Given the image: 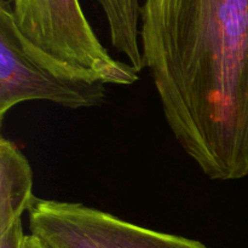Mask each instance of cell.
Wrapping results in <instances>:
<instances>
[{"label":"cell","instance_id":"6da1fadb","mask_svg":"<svg viewBox=\"0 0 248 248\" xmlns=\"http://www.w3.org/2000/svg\"><path fill=\"white\" fill-rule=\"evenodd\" d=\"M143 63L165 120L213 181L248 176V0H144Z\"/></svg>","mask_w":248,"mask_h":248},{"label":"cell","instance_id":"7a4b0ae2","mask_svg":"<svg viewBox=\"0 0 248 248\" xmlns=\"http://www.w3.org/2000/svg\"><path fill=\"white\" fill-rule=\"evenodd\" d=\"M107 84L34 46L17 28L11 2H0V120L27 101H47L69 109L101 107Z\"/></svg>","mask_w":248,"mask_h":248},{"label":"cell","instance_id":"3957f363","mask_svg":"<svg viewBox=\"0 0 248 248\" xmlns=\"http://www.w3.org/2000/svg\"><path fill=\"white\" fill-rule=\"evenodd\" d=\"M22 35L51 57L93 75L107 85L137 81L131 64L111 57L87 21L79 0H11Z\"/></svg>","mask_w":248,"mask_h":248},{"label":"cell","instance_id":"277c9868","mask_svg":"<svg viewBox=\"0 0 248 248\" xmlns=\"http://www.w3.org/2000/svg\"><path fill=\"white\" fill-rule=\"evenodd\" d=\"M28 213L31 234L50 248H208L80 202L35 198Z\"/></svg>","mask_w":248,"mask_h":248},{"label":"cell","instance_id":"5b68a950","mask_svg":"<svg viewBox=\"0 0 248 248\" xmlns=\"http://www.w3.org/2000/svg\"><path fill=\"white\" fill-rule=\"evenodd\" d=\"M33 171L14 142L0 138V232L10 227L31 208Z\"/></svg>","mask_w":248,"mask_h":248},{"label":"cell","instance_id":"8992f818","mask_svg":"<svg viewBox=\"0 0 248 248\" xmlns=\"http://www.w3.org/2000/svg\"><path fill=\"white\" fill-rule=\"evenodd\" d=\"M107 17L111 45L138 73L144 68L140 48V0H98Z\"/></svg>","mask_w":248,"mask_h":248},{"label":"cell","instance_id":"52a82bcc","mask_svg":"<svg viewBox=\"0 0 248 248\" xmlns=\"http://www.w3.org/2000/svg\"><path fill=\"white\" fill-rule=\"evenodd\" d=\"M26 236L22 219H17L7 229L0 232V248H22Z\"/></svg>","mask_w":248,"mask_h":248},{"label":"cell","instance_id":"ba28073f","mask_svg":"<svg viewBox=\"0 0 248 248\" xmlns=\"http://www.w3.org/2000/svg\"><path fill=\"white\" fill-rule=\"evenodd\" d=\"M22 248H50L41 239L36 237L35 235H27L24 239L23 247Z\"/></svg>","mask_w":248,"mask_h":248}]
</instances>
